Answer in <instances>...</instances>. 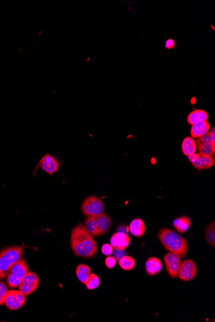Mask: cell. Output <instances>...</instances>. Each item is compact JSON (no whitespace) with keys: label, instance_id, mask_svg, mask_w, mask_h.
I'll return each instance as SVG.
<instances>
[{"label":"cell","instance_id":"1","mask_svg":"<svg viewBox=\"0 0 215 322\" xmlns=\"http://www.w3.org/2000/svg\"><path fill=\"white\" fill-rule=\"evenodd\" d=\"M71 247L75 255L86 258L95 256L98 250L96 241L82 225L75 226L72 231Z\"/></svg>","mask_w":215,"mask_h":322},{"label":"cell","instance_id":"2","mask_svg":"<svg viewBox=\"0 0 215 322\" xmlns=\"http://www.w3.org/2000/svg\"><path fill=\"white\" fill-rule=\"evenodd\" d=\"M159 239L166 250L185 257L188 250L187 240L174 230L163 228L159 232Z\"/></svg>","mask_w":215,"mask_h":322},{"label":"cell","instance_id":"3","mask_svg":"<svg viewBox=\"0 0 215 322\" xmlns=\"http://www.w3.org/2000/svg\"><path fill=\"white\" fill-rule=\"evenodd\" d=\"M23 248L22 246H11L0 252V280L5 279L11 269L22 258Z\"/></svg>","mask_w":215,"mask_h":322},{"label":"cell","instance_id":"4","mask_svg":"<svg viewBox=\"0 0 215 322\" xmlns=\"http://www.w3.org/2000/svg\"><path fill=\"white\" fill-rule=\"evenodd\" d=\"M112 221L110 217L105 213L89 216L85 220V228L93 237L100 236L110 230Z\"/></svg>","mask_w":215,"mask_h":322},{"label":"cell","instance_id":"5","mask_svg":"<svg viewBox=\"0 0 215 322\" xmlns=\"http://www.w3.org/2000/svg\"><path fill=\"white\" fill-rule=\"evenodd\" d=\"M28 272V266L25 259H21L13 266L7 275L8 285L10 288H16L20 285L22 281Z\"/></svg>","mask_w":215,"mask_h":322},{"label":"cell","instance_id":"6","mask_svg":"<svg viewBox=\"0 0 215 322\" xmlns=\"http://www.w3.org/2000/svg\"><path fill=\"white\" fill-rule=\"evenodd\" d=\"M82 212L89 216H94L103 213L105 210V204L98 197L90 196L86 198L82 203Z\"/></svg>","mask_w":215,"mask_h":322},{"label":"cell","instance_id":"7","mask_svg":"<svg viewBox=\"0 0 215 322\" xmlns=\"http://www.w3.org/2000/svg\"><path fill=\"white\" fill-rule=\"evenodd\" d=\"M188 159L195 168L199 170L208 169L212 168L215 164L214 157L203 154V153H194L188 157Z\"/></svg>","mask_w":215,"mask_h":322},{"label":"cell","instance_id":"8","mask_svg":"<svg viewBox=\"0 0 215 322\" xmlns=\"http://www.w3.org/2000/svg\"><path fill=\"white\" fill-rule=\"evenodd\" d=\"M39 283L40 281L37 275L34 272H28L19 286V290L25 295H29L37 290Z\"/></svg>","mask_w":215,"mask_h":322},{"label":"cell","instance_id":"9","mask_svg":"<svg viewBox=\"0 0 215 322\" xmlns=\"http://www.w3.org/2000/svg\"><path fill=\"white\" fill-rule=\"evenodd\" d=\"M166 270L172 278L178 277L181 264V257L175 253L169 252L164 256Z\"/></svg>","mask_w":215,"mask_h":322},{"label":"cell","instance_id":"10","mask_svg":"<svg viewBox=\"0 0 215 322\" xmlns=\"http://www.w3.org/2000/svg\"><path fill=\"white\" fill-rule=\"evenodd\" d=\"M26 303L25 295L20 290H8L5 298V304L10 310H16Z\"/></svg>","mask_w":215,"mask_h":322},{"label":"cell","instance_id":"11","mask_svg":"<svg viewBox=\"0 0 215 322\" xmlns=\"http://www.w3.org/2000/svg\"><path fill=\"white\" fill-rule=\"evenodd\" d=\"M197 268L196 264L192 259L185 260L181 264L178 276L185 281H192L196 276Z\"/></svg>","mask_w":215,"mask_h":322},{"label":"cell","instance_id":"12","mask_svg":"<svg viewBox=\"0 0 215 322\" xmlns=\"http://www.w3.org/2000/svg\"><path fill=\"white\" fill-rule=\"evenodd\" d=\"M196 144L199 153L214 157L215 142L212 141L209 132L206 133L203 136L197 138Z\"/></svg>","mask_w":215,"mask_h":322},{"label":"cell","instance_id":"13","mask_svg":"<svg viewBox=\"0 0 215 322\" xmlns=\"http://www.w3.org/2000/svg\"><path fill=\"white\" fill-rule=\"evenodd\" d=\"M59 166L60 163L52 155L46 153L39 161L37 167L41 168V170L45 171L48 174L52 175L59 170Z\"/></svg>","mask_w":215,"mask_h":322},{"label":"cell","instance_id":"14","mask_svg":"<svg viewBox=\"0 0 215 322\" xmlns=\"http://www.w3.org/2000/svg\"><path fill=\"white\" fill-rule=\"evenodd\" d=\"M130 243L129 235L125 232H116L110 239V244L116 250H125L130 246Z\"/></svg>","mask_w":215,"mask_h":322},{"label":"cell","instance_id":"15","mask_svg":"<svg viewBox=\"0 0 215 322\" xmlns=\"http://www.w3.org/2000/svg\"><path fill=\"white\" fill-rule=\"evenodd\" d=\"M163 264L160 259L157 257H150L146 260L145 263V270L148 275L154 276L161 272Z\"/></svg>","mask_w":215,"mask_h":322},{"label":"cell","instance_id":"16","mask_svg":"<svg viewBox=\"0 0 215 322\" xmlns=\"http://www.w3.org/2000/svg\"><path fill=\"white\" fill-rule=\"evenodd\" d=\"M210 124L208 121H201L193 124L191 128V135L192 138H199L203 136L209 132Z\"/></svg>","mask_w":215,"mask_h":322},{"label":"cell","instance_id":"17","mask_svg":"<svg viewBox=\"0 0 215 322\" xmlns=\"http://www.w3.org/2000/svg\"><path fill=\"white\" fill-rule=\"evenodd\" d=\"M129 229L131 234L135 237H139L145 233L146 226L145 222L141 219L137 218L133 220L130 223Z\"/></svg>","mask_w":215,"mask_h":322},{"label":"cell","instance_id":"18","mask_svg":"<svg viewBox=\"0 0 215 322\" xmlns=\"http://www.w3.org/2000/svg\"><path fill=\"white\" fill-rule=\"evenodd\" d=\"M182 150L186 156L189 157L196 152V142L192 137H187L184 139L182 143Z\"/></svg>","mask_w":215,"mask_h":322},{"label":"cell","instance_id":"19","mask_svg":"<svg viewBox=\"0 0 215 322\" xmlns=\"http://www.w3.org/2000/svg\"><path fill=\"white\" fill-rule=\"evenodd\" d=\"M191 224H192V221H191L190 217L181 216L174 220L173 225H174L175 230L178 231L179 233L183 234L189 229Z\"/></svg>","mask_w":215,"mask_h":322},{"label":"cell","instance_id":"20","mask_svg":"<svg viewBox=\"0 0 215 322\" xmlns=\"http://www.w3.org/2000/svg\"><path fill=\"white\" fill-rule=\"evenodd\" d=\"M208 114L206 111L203 110H195L188 115L187 121L190 125H193L197 122L207 121Z\"/></svg>","mask_w":215,"mask_h":322},{"label":"cell","instance_id":"21","mask_svg":"<svg viewBox=\"0 0 215 322\" xmlns=\"http://www.w3.org/2000/svg\"><path fill=\"white\" fill-rule=\"evenodd\" d=\"M91 274V269L86 264H81L76 268V275L77 278L82 283L86 284L89 279Z\"/></svg>","mask_w":215,"mask_h":322},{"label":"cell","instance_id":"22","mask_svg":"<svg viewBox=\"0 0 215 322\" xmlns=\"http://www.w3.org/2000/svg\"><path fill=\"white\" fill-rule=\"evenodd\" d=\"M205 239L206 242L215 248V224L213 221L206 228Z\"/></svg>","mask_w":215,"mask_h":322},{"label":"cell","instance_id":"23","mask_svg":"<svg viewBox=\"0 0 215 322\" xmlns=\"http://www.w3.org/2000/svg\"><path fill=\"white\" fill-rule=\"evenodd\" d=\"M119 264L125 270H131L135 267V261L133 257L124 255L119 259Z\"/></svg>","mask_w":215,"mask_h":322},{"label":"cell","instance_id":"24","mask_svg":"<svg viewBox=\"0 0 215 322\" xmlns=\"http://www.w3.org/2000/svg\"><path fill=\"white\" fill-rule=\"evenodd\" d=\"M100 284V279L96 274H91L89 279L86 282L85 285L88 290H94L99 287Z\"/></svg>","mask_w":215,"mask_h":322},{"label":"cell","instance_id":"25","mask_svg":"<svg viewBox=\"0 0 215 322\" xmlns=\"http://www.w3.org/2000/svg\"><path fill=\"white\" fill-rule=\"evenodd\" d=\"M7 286L3 282H0V306L5 304V298L8 293Z\"/></svg>","mask_w":215,"mask_h":322},{"label":"cell","instance_id":"26","mask_svg":"<svg viewBox=\"0 0 215 322\" xmlns=\"http://www.w3.org/2000/svg\"><path fill=\"white\" fill-rule=\"evenodd\" d=\"M101 252L104 255L109 256L114 252V248H113L112 244L106 243L102 246Z\"/></svg>","mask_w":215,"mask_h":322},{"label":"cell","instance_id":"27","mask_svg":"<svg viewBox=\"0 0 215 322\" xmlns=\"http://www.w3.org/2000/svg\"><path fill=\"white\" fill-rule=\"evenodd\" d=\"M117 259L116 258H115V257L110 256V255L108 257H106V259L105 260V264L106 267L110 269L113 268L115 267Z\"/></svg>","mask_w":215,"mask_h":322},{"label":"cell","instance_id":"28","mask_svg":"<svg viewBox=\"0 0 215 322\" xmlns=\"http://www.w3.org/2000/svg\"><path fill=\"white\" fill-rule=\"evenodd\" d=\"M165 47L168 49H172L175 47V41L172 39H168L166 41Z\"/></svg>","mask_w":215,"mask_h":322},{"label":"cell","instance_id":"29","mask_svg":"<svg viewBox=\"0 0 215 322\" xmlns=\"http://www.w3.org/2000/svg\"><path fill=\"white\" fill-rule=\"evenodd\" d=\"M210 135L211 137V139H212V141L213 142H215V127H213L212 130L210 131Z\"/></svg>","mask_w":215,"mask_h":322}]
</instances>
